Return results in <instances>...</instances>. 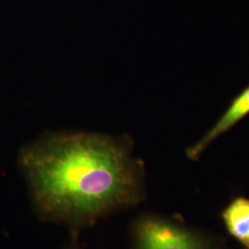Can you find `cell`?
<instances>
[{
  "instance_id": "277c9868",
  "label": "cell",
  "mask_w": 249,
  "mask_h": 249,
  "mask_svg": "<svg viewBox=\"0 0 249 249\" xmlns=\"http://www.w3.org/2000/svg\"><path fill=\"white\" fill-rule=\"evenodd\" d=\"M226 230L246 249H249V198L238 196L222 213Z\"/></svg>"
},
{
  "instance_id": "5b68a950",
  "label": "cell",
  "mask_w": 249,
  "mask_h": 249,
  "mask_svg": "<svg viewBox=\"0 0 249 249\" xmlns=\"http://www.w3.org/2000/svg\"><path fill=\"white\" fill-rule=\"evenodd\" d=\"M63 249H82L80 246L76 243V242H72L70 243L69 245H67Z\"/></svg>"
},
{
  "instance_id": "7a4b0ae2",
  "label": "cell",
  "mask_w": 249,
  "mask_h": 249,
  "mask_svg": "<svg viewBox=\"0 0 249 249\" xmlns=\"http://www.w3.org/2000/svg\"><path fill=\"white\" fill-rule=\"evenodd\" d=\"M130 237L132 249H221L203 232L157 214L138 217Z\"/></svg>"
},
{
  "instance_id": "3957f363",
  "label": "cell",
  "mask_w": 249,
  "mask_h": 249,
  "mask_svg": "<svg viewBox=\"0 0 249 249\" xmlns=\"http://www.w3.org/2000/svg\"><path fill=\"white\" fill-rule=\"evenodd\" d=\"M249 115V85L232 99L230 106L217 122L196 142L187 150L189 160H196L208 147L222 135L228 132L231 127Z\"/></svg>"
},
{
  "instance_id": "6da1fadb",
  "label": "cell",
  "mask_w": 249,
  "mask_h": 249,
  "mask_svg": "<svg viewBox=\"0 0 249 249\" xmlns=\"http://www.w3.org/2000/svg\"><path fill=\"white\" fill-rule=\"evenodd\" d=\"M18 162L39 218L73 231L146 198L144 165L128 138L47 133L20 151Z\"/></svg>"
}]
</instances>
